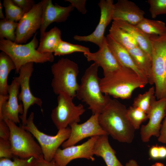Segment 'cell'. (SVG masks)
I'll list each match as a JSON object with an SVG mask.
<instances>
[{"label":"cell","mask_w":166,"mask_h":166,"mask_svg":"<svg viewBox=\"0 0 166 166\" xmlns=\"http://www.w3.org/2000/svg\"><path fill=\"white\" fill-rule=\"evenodd\" d=\"M126 106L116 99H111L99 115L100 125L109 135L120 142H132L135 129L128 119Z\"/></svg>","instance_id":"6da1fadb"},{"label":"cell","mask_w":166,"mask_h":166,"mask_svg":"<svg viewBox=\"0 0 166 166\" xmlns=\"http://www.w3.org/2000/svg\"><path fill=\"white\" fill-rule=\"evenodd\" d=\"M148 84L133 70L123 66L104 74L100 81L101 90L103 94L123 99L130 98L135 89L143 88Z\"/></svg>","instance_id":"7a4b0ae2"},{"label":"cell","mask_w":166,"mask_h":166,"mask_svg":"<svg viewBox=\"0 0 166 166\" xmlns=\"http://www.w3.org/2000/svg\"><path fill=\"white\" fill-rule=\"evenodd\" d=\"M99 67L93 63L86 69L76 93V97L89 106L93 114H99L111 99L109 96L104 95L101 91Z\"/></svg>","instance_id":"3957f363"},{"label":"cell","mask_w":166,"mask_h":166,"mask_svg":"<svg viewBox=\"0 0 166 166\" xmlns=\"http://www.w3.org/2000/svg\"><path fill=\"white\" fill-rule=\"evenodd\" d=\"M37 33L28 43L18 44L5 39H0V49L7 54L14 62L16 67L15 73H19L21 68L31 62L43 63L52 62L54 60L53 53H42L36 49L38 47Z\"/></svg>","instance_id":"277c9868"},{"label":"cell","mask_w":166,"mask_h":166,"mask_svg":"<svg viewBox=\"0 0 166 166\" xmlns=\"http://www.w3.org/2000/svg\"><path fill=\"white\" fill-rule=\"evenodd\" d=\"M53 78L51 85L56 95L64 93L74 98L79 84L77 78L79 73L78 65L69 59L62 58L51 67Z\"/></svg>","instance_id":"5b68a950"},{"label":"cell","mask_w":166,"mask_h":166,"mask_svg":"<svg viewBox=\"0 0 166 166\" xmlns=\"http://www.w3.org/2000/svg\"><path fill=\"white\" fill-rule=\"evenodd\" d=\"M10 131L9 140L14 156L22 159L33 157L39 158L43 155L42 148L37 143L32 134L15 123L9 120H4Z\"/></svg>","instance_id":"8992f818"},{"label":"cell","mask_w":166,"mask_h":166,"mask_svg":"<svg viewBox=\"0 0 166 166\" xmlns=\"http://www.w3.org/2000/svg\"><path fill=\"white\" fill-rule=\"evenodd\" d=\"M34 113L31 112L27 119L26 124L21 126L30 132L38 142L42 148L44 159L48 162L52 161L60 146L69 138L70 127L59 130L55 136L47 135L40 131L35 124Z\"/></svg>","instance_id":"52a82bcc"},{"label":"cell","mask_w":166,"mask_h":166,"mask_svg":"<svg viewBox=\"0 0 166 166\" xmlns=\"http://www.w3.org/2000/svg\"><path fill=\"white\" fill-rule=\"evenodd\" d=\"M73 98L64 93L58 95L57 104L52 110L51 117L58 130L65 128L74 123L79 122L81 116L85 111L82 104H74Z\"/></svg>","instance_id":"ba28073f"},{"label":"cell","mask_w":166,"mask_h":166,"mask_svg":"<svg viewBox=\"0 0 166 166\" xmlns=\"http://www.w3.org/2000/svg\"><path fill=\"white\" fill-rule=\"evenodd\" d=\"M152 48V75L157 100L166 98L162 35L149 36Z\"/></svg>","instance_id":"9c48e42d"},{"label":"cell","mask_w":166,"mask_h":166,"mask_svg":"<svg viewBox=\"0 0 166 166\" xmlns=\"http://www.w3.org/2000/svg\"><path fill=\"white\" fill-rule=\"evenodd\" d=\"M34 69V63H27L21 68L18 76L14 78L19 84L21 88L20 92L18 95V99L22 102L23 106V113L19 116L22 121V127L26 124L27 113L31 106L37 105L41 108V111L43 112L42 100L39 98L34 96L30 89V79Z\"/></svg>","instance_id":"30bf717a"},{"label":"cell","mask_w":166,"mask_h":166,"mask_svg":"<svg viewBox=\"0 0 166 166\" xmlns=\"http://www.w3.org/2000/svg\"><path fill=\"white\" fill-rule=\"evenodd\" d=\"M44 0L35 4L32 8L26 13L18 23L14 42L22 44L26 42L36 31L40 29L42 23Z\"/></svg>","instance_id":"8fae6325"},{"label":"cell","mask_w":166,"mask_h":166,"mask_svg":"<svg viewBox=\"0 0 166 166\" xmlns=\"http://www.w3.org/2000/svg\"><path fill=\"white\" fill-rule=\"evenodd\" d=\"M99 114H93L86 121L81 124L74 123L69 126L71 133L68 139L61 146L63 148L75 145L82 140L95 136L109 135L99 123Z\"/></svg>","instance_id":"7c38bea8"},{"label":"cell","mask_w":166,"mask_h":166,"mask_svg":"<svg viewBox=\"0 0 166 166\" xmlns=\"http://www.w3.org/2000/svg\"><path fill=\"white\" fill-rule=\"evenodd\" d=\"M20 86L14 79L9 85L8 95H0V120H9L15 124L20 123L19 114H23L22 103H18Z\"/></svg>","instance_id":"4fadbf2b"},{"label":"cell","mask_w":166,"mask_h":166,"mask_svg":"<svg viewBox=\"0 0 166 166\" xmlns=\"http://www.w3.org/2000/svg\"><path fill=\"white\" fill-rule=\"evenodd\" d=\"M99 136L91 137L84 143L61 149L58 148L53 160L57 166H66L72 160L78 158H85L92 161L95 160L93 149Z\"/></svg>","instance_id":"5bb4252c"},{"label":"cell","mask_w":166,"mask_h":166,"mask_svg":"<svg viewBox=\"0 0 166 166\" xmlns=\"http://www.w3.org/2000/svg\"><path fill=\"white\" fill-rule=\"evenodd\" d=\"M114 4L113 0H101L98 3L100 9L101 16L95 30L88 35H75L73 39L79 42H91L101 47L105 39L104 33L106 28L113 20Z\"/></svg>","instance_id":"9a60e30c"},{"label":"cell","mask_w":166,"mask_h":166,"mask_svg":"<svg viewBox=\"0 0 166 166\" xmlns=\"http://www.w3.org/2000/svg\"><path fill=\"white\" fill-rule=\"evenodd\" d=\"M149 121L142 125L140 131L141 138L145 143L148 142L152 136L158 137L162 120L166 115V98L155 100L147 114Z\"/></svg>","instance_id":"2e32d148"},{"label":"cell","mask_w":166,"mask_h":166,"mask_svg":"<svg viewBox=\"0 0 166 166\" xmlns=\"http://www.w3.org/2000/svg\"><path fill=\"white\" fill-rule=\"evenodd\" d=\"M74 9L71 4L67 6H62L57 3L53 4L51 0H44L40 28V37L44 34L47 27L52 23L65 22Z\"/></svg>","instance_id":"e0dca14e"},{"label":"cell","mask_w":166,"mask_h":166,"mask_svg":"<svg viewBox=\"0 0 166 166\" xmlns=\"http://www.w3.org/2000/svg\"><path fill=\"white\" fill-rule=\"evenodd\" d=\"M145 13L134 3L119 0L114 4L113 21H121L136 26L144 18Z\"/></svg>","instance_id":"ac0fdd59"},{"label":"cell","mask_w":166,"mask_h":166,"mask_svg":"<svg viewBox=\"0 0 166 166\" xmlns=\"http://www.w3.org/2000/svg\"><path fill=\"white\" fill-rule=\"evenodd\" d=\"M89 61H93L101 67L103 70L104 74L114 71L122 66L109 49L105 39L99 50L94 53L84 54Z\"/></svg>","instance_id":"d6986e66"},{"label":"cell","mask_w":166,"mask_h":166,"mask_svg":"<svg viewBox=\"0 0 166 166\" xmlns=\"http://www.w3.org/2000/svg\"><path fill=\"white\" fill-rule=\"evenodd\" d=\"M106 39L109 49L120 64L133 70L148 83L147 78L136 66L127 49L116 42L109 34L107 35Z\"/></svg>","instance_id":"ffe728a7"},{"label":"cell","mask_w":166,"mask_h":166,"mask_svg":"<svg viewBox=\"0 0 166 166\" xmlns=\"http://www.w3.org/2000/svg\"><path fill=\"white\" fill-rule=\"evenodd\" d=\"M108 136H98L93 147V155L101 157L107 166H124L117 158L116 151L110 144Z\"/></svg>","instance_id":"44dd1931"},{"label":"cell","mask_w":166,"mask_h":166,"mask_svg":"<svg viewBox=\"0 0 166 166\" xmlns=\"http://www.w3.org/2000/svg\"><path fill=\"white\" fill-rule=\"evenodd\" d=\"M112 23L130 34L135 40L139 46L152 59V45L149 35L144 33L136 26L126 22L113 21Z\"/></svg>","instance_id":"7402d4cb"},{"label":"cell","mask_w":166,"mask_h":166,"mask_svg":"<svg viewBox=\"0 0 166 166\" xmlns=\"http://www.w3.org/2000/svg\"><path fill=\"white\" fill-rule=\"evenodd\" d=\"M127 49L136 66L147 78L148 83L153 84L151 58L139 46Z\"/></svg>","instance_id":"603a6c76"},{"label":"cell","mask_w":166,"mask_h":166,"mask_svg":"<svg viewBox=\"0 0 166 166\" xmlns=\"http://www.w3.org/2000/svg\"><path fill=\"white\" fill-rule=\"evenodd\" d=\"M61 40V31L55 26L40 37V42L37 49L42 53H53Z\"/></svg>","instance_id":"cb8c5ba5"},{"label":"cell","mask_w":166,"mask_h":166,"mask_svg":"<svg viewBox=\"0 0 166 166\" xmlns=\"http://www.w3.org/2000/svg\"><path fill=\"white\" fill-rule=\"evenodd\" d=\"M16 68L15 65L11 58L6 53H0V95H8L9 85L7 80L10 72Z\"/></svg>","instance_id":"d4e9b609"},{"label":"cell","mask_w":166,"mask_h":166,"mask_svg":"<svg viewBox=\"0 0 166 166\" xmlns=\"http://www.w3.org/2000/svg\"><path fill=\"white\" fill-rule=\"evenodd\" d=\"M108 34L116 42L127 49H131L138 45L132 36L127 32L112 23Z\"/></svg>","instance_id":"484cf974"},{"label":"cell","mask_w":166,"mask_h":166,"mask_svg":"<svg viewBox=\"0 0 166 166\" xmlns=\"http://www.w3.org/2000/svg\"><path fill=\"white\" fill-rule=\"evenodd\" d=\"M144 33L149 36H161L166 33V25L161 21L144 18L136 26Z\"/></svg>","instance_id":"4316f807"},{"label":"cell","mask_w":166,"mask_h":166,"mask_svg":"<svg viewBox=\"0 0 166 166\" xmlns=\"http://www.w3.org/2000/svg\"><path fill=\"white\" fill-rule=\"evenodd\" d=\"M155 94V89L152 86L144 93L138 95L134 99L132 106L141 109L147 114L156 100Z\"/></svg>","instance_id":"83f0119b"},{"label":"cell","mask_w":166,"mask_h":166,"mask_svg":"<svg viewBox=\"0 0 166 166\" xmlns=\"http://www.w3.org/2000/svg\"><path fill=\"white\" fill-rule=\"evenodd\" d=\"M76 52L84 53L90 52L89 48L77 44H73L62 40L54 52V56H64Z\"/></svg>","instance_id":"f1b7e54d"},{"label":"cell","mask_w":166,"mask_h":166,"mask_svg":"<svg viewBox=\"0 0 166 166\" xmlns=\"http://www.w3.org/2000/svg\"><path fill=\"white\" fill-rule=\"evenodd\" d=\"M18 23L7 20L6 18L0 21V39L4 38L15 42L16 31Z\"/></svg>","instance_id":"f546056e"},{"label":"cell","mask_w":166,"mask_h":166,"mask_svg":"<svg viewBox=\"0 0 166 166\" xmlns=\"http://www.w3.org/2000/svg\"><path fill=\"white\" fill-rule=\"evenodd\" d=\"M127 115L128 119L135 130L139 129L142 123L148 119V115L145 113L132 106L127 109Z\"/></svg>","instance_id":"4dcf8cb0"},{"label":"cell","mask_w":166,"mask_h":166,"mask_svg":"<svg viewBox=\"0 0 166 166\" xmlns=\"http://www.w3.org/2000/svg\"><path fill=\"white\" fill-rule=\"evenodd\" d=\"M3 6L5 9V18L14 22L19 21L25 14L13 2L12 0H4Z\"/></svg>","instance_id":"1f68e13d"},{"label":"cell","mask_w":166,"mask_h":166,"mask_svg":"<svg viewBox=\"0 0 166 166\" xmlns=\"http://www.w3.org/2000/svg\"><path fill=\"white\" fill-rule=\"evenodd\" d=\"M13 161L10 159H0V166H36V159L33 157L22 159L14 156Z\"/></svg>","instance_id":"d6a6232c"},{"label":"cell","mask_w":166,"mask_h":166,"mask_svg":"<svg viewBox=\"0 0 166 166\" xmlns=\"http://www.w3.org/2000/svg\"><path fill=\"white\" fill-rule=\"evenodd\" d=\"M149 11L153 18L158 15L166 14V0H148Z\"/></svg>","instance_id":"836d02e7"},{"label":"cell","mask_w":166,"mask_h":166,"mask_svg":"<svg viewBox=\"0 0 166 166\" xmlns=\"http://www.w3.org/2000/svg\"><path fill=\"white\" fill-rule=\"evenodd\" d=\"M11 144L9 140L0 138V158L9 159L13 158Z\"/></svg>","instance_id":"e575fe53"},{"label":"cell","mask_w":166,"mask_h":166,"mask_svg":"<svg viewBox=\"0 0 166 166\" xmlns=\"http://www.w3.org/2000/svg\"><path fill=\"white\" fill-rule=\"evenodd\" d=\"M15 4L21 9L25 13L29 11L35 4L32 0H12Z\"/></svg>","instance_id":"d590c367"},{"label":"cell","mask_w":166,"mask_h":166,"mask_svg":"<svg viewBox=\"0 0 166 166\" xmlns=\"http://www.w3.org/2000/svg\"><path fill=\"white\" fill-rule=\"evenodd\" d=\"M69 2L74 8L83 14H86L87 10L85 8L86 0H65Z\"/></svg>","instance_id":"8d00e7d4"},{"label":"cell","mask_w":166,"mask_h":166,"mask_svg":"<svg viewBox=\"0 0 166 166\" xmlns=\"http://www.w3.org/2000/svg\"><path fill=\"white\" fill-rule=\"evenodd\" d=\"M10 135V129L7 124L4 120H0V138L9 140Z\"/></svg>","instance_id":"74e56055"},{"label":"cell","mask_w":166,"mask_h":166,"mask_svg":"<svg viewBox=\"0 0 166 166\" xmlns=\"http://www.w3.org/2000/svg\"><path fill=\"white\" fill-rule=\"evenodd\" d=\"M158 140L159 142L166 144V116L162 124Z\"/></svg>","instance_id":"f35d334b"},{"label":"cell","mask_w":166,"mask_h":166,"mask_svg":"<svg viewBox=\"0 0 166 166\" xmlns=\"http://www.w3.org/2000/svg\"><path fill=\"white\" fill-rule=\"evenodd\" d=\"M36 166H57L53 160L50 162L45 160L42 155L39 158L36 159Z\"/></svg>","instance_id":"ab89813d"},{"label":"cell","mask_w":166,"mask_h":166,"mask_svg":"<svg viewBox=\"0 0 166 166\" xmlns=\"http://www.w3.org/2000/svg\"><path fill=\"white\" fill-rule=\"evenodd\" d=\"M149 155L152 159H159V146H152L149 149Z\"/></svg>","instance_id":"60d3db41"},{"label":"cell","mask_w":166,"mask_h":166,"mask_svg":"<svg viewBox=\"0 0 166 166\" xmlns=\"http://www.w3.org/2000/svg\"><path fill=\"white\" fill-rule=\"evenodd\" d=\"M163 42V52L164 57V65L165 73V84L166 91V33L162 35Z\"/></svg>","instance_id":"b9f144b4"},{"label":"cell","mask_w":166,"mask_h":166,"mask_svg":"<svg viewBox=\"0 0 166 166\" xmlns=\"http://www.w3.org/2000/svg\"><path fill=\"white\" fill-rule=\"evenodd\" d=\"M159 159L166 158V147L163 146H159Z\"/></svg>","instance_id":"7bdbcfd3"},{"label":"cell","mask_w":166,"mask_h":166,"mask_svg":"<svg viewBox=\"0 0 166 166\" xmlns=\"http://www.w3.org/2000/svg\"><path fill=\"white\" fill-rule=\"evenodd\" d=\"M125 166H139L137 162L135 160H129L125 164Z\"/></svg>","instance_id":"ee69618b"},{"label":"cell","mask_w":166,"mask_h":166,"mask_svg":"<svg viewBox=\"0 0 166 166\" xmlns=\"http://www.w3.org/2000/svg\"><path fill=\"white\" fill-rule=\"evenodd\" d=\"M2 6L1 1H0V18L1 19H4L5 18L2 11Z\"/></svg>","instance_id":"f6af8a7d"},{"label":"cell","mask_w":166,"mask_h":166,"mask_svg":"<svg viewBox=\"0 0 166 166\" xmlns=\"http://www.w3.org/2000/svg\"><path fill=\"white\" fill-rule=\"evenodd\" d=\"M151 166H165L163 164L157 162L152 164Z\"/></svg>","instance_id":"bcb514c9"}]
</instances>
